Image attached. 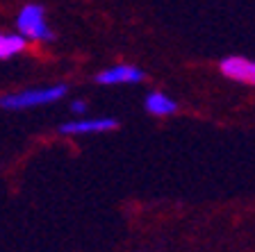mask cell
Returning <instances> with one entry per match:
<instances>
[{
  "label": "cell",
  "mask_w": 255,
  "mask_h": 252,
  "mask_svg": "<svg viewBox=\"0 0 255 252\" xmlns=\"http://www.w3.org/2000/svg\"><path fill=\"white\" fill-rule=\"evenodd\" d=\"M64 95H66V86L64 84H53V86H41V89H25L18 91V93H7L2 95L0 105H2V109H30V107L57 102Z\"/></svg>",
  "instance_id": "cell-1"
},
{
  "label": "cell",
  "mask_w": 255,
  "mask_h": 252,
  "mask_svg": "<svg viewBox=\"0 0 255 252\" xmlns=\"http://www.w3.org/2000/svg\"><path fill=\"white\" fill-rule=\"evenodd\" d=\"M16 30L25 34L30 41H53L55 34L53 30L48 27L46 23V14H43V7L37 2H30L25 5L18 16H16Z\"/></svg>",
  "instance_id": "cell-2"
},
{
  "label": "cell",
  "mask_w": 255,
  "mask_h": 252,
  "mask_svg": "<svg viewBox=\"0 0 255 252\" xmlns=\"http://www.w3.org/2000/svg\"><path fill=\"white\" fill-rule=\"evenodd\" d=\"M219 71L223 73V78L233 80V82H242V84L255 86V59L223 57L221 64H219Z\"/></svg>",
  "instance_id": "cell-3"
},
{
  "label": "cell",
  "mask_w": 255,
  "mask_h": 252,
  "mask_svg": "<svg viewBox=\"0 0 255 252\" xmlns=\"http://www.w3.org/2000/svg\"><path fill=\"white\" fill-rule=\"evenodd\" d=\"M119 127L117 118H78V121H69L59 125L62 134H103V132H112Z\"/></svg>",
  "instance_id": "cell-4"
},
{
  "label": "cell",
  "mask_w": 255,
  "mask_h": 252,
  "mask_svg": "<svg viewBox=\"0 0 255 252\" xmlns=\"http://www.w3.org/2000/svg\"><path fill=\"white\" fill-rule=\"evenodd\" d=\"M143 80V71H139L137 66H130V64H117V66H110V69L101 71L96 75V82L105 84V86H117V84H137Z\"/></svg>",
  "instance_id": "cell-5"
},
{
  "label": "cell",
  "mask_w": 255,
  "mask_h": 252,
  "mask_svg": "<svg viewBox=\"0 0 255 252\" xmlns=\"http://www.w3.org/2000/svg\"><path fill=\"white\" fill-rule=\"evenodd\" d=\"M143 107H146V111L150 116H171L178 109V105H175L173 100L166 93H159V91H150L146 95V100H143Z\"/></svg>",
  "instance_id": "cell-6"
},
{
  "label": "cell",
  "mask_w": 255,
  "mask_h": 252,
  "mask_svg": "<svg viewBox=\"0 0 255 252\" xmlns=\"http://www.w3.org/2000/svg\"><path fill=\"white\" fill-rule=\"evenodd\" d=\"M30 39L21 32H11V34H2L0 37V57L2 59H11L16 55H21L27 48Z\"/></svg>",
  "instance_id": "cell-7"
},
{
  "label": "cell",
  "mask_w": 255,
  "mask_h": 252,
  "mask_svg": "<svg viewBox=\"0 0 255 252\" xmlns=\"http://www.w3.org/2000/svg\"><path fill=\"white\" fill-rule=\"evenodd\" d=\"M71 114H78V116L87 114V102L85 100H73V102H71Z\"/></svg>",
  "instance_id": "cell-8"
}]
</instances>
